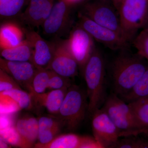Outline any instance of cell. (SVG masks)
<instances>
[{
    "instance_id": "cell-31",
    "label": "cell",
    "mask_w": 148,
    "mask_h": 148,
    "mask_svg": "<svg viewBox=\"0 0 148 148\" xmlns=\"http://www.w3.org/2000/svg\"><path fill=\"white\" fill-rule=\"evenodd\" d=\"M61 127L45 129L39 131L38 139L40 143L46 144L49 143L55 138L56 135L60 131Z\"/></svg>"
},
{
    "instance_id": "cell-34",
    "label": "cell",
    "mask_w": 148,
    "mask_h": 148,
    "mask_svg": "<svg viewBox=\"0 0 148 148\" xmlns=\"http://www.w3.org/2000/svg\"><path fill=\"white\" fill-rule=\"evenodd\" d=\"M124 0H113L114 5L115 8L116 9L117 12L120 6L121 5V3Z\"/></svg>"
},
{
    "instance_id": "cell-12",
    "label": "cell",
    "mask_w": 148,
    "mask_h": 148,
    "mask_svg": "<svg viewBox=\"0 0 148 148\" xmlns=\"http://www.w3.org/2000/svg\"><path fill=\"white\" fill-rule=\"evenodd\" d=\"M25 38L31 43L33 48L32 63L37 68L47 69L53 57V43L48 42L32 29L24 28Z\"/></svg>"
},
{
    "instance_id": "cell-10",
    "label": "cell",
    "mask_w": 148,
    "mask_h": 148,
    "mask_svg": "<svg viewBox=\"0 0 148 148\" xmlns=\"http://www.w3.org/2000/svg\"><path fill=\"white\" fill-rule=\"evenodd\" d=\"M53 45V57L47 69L69 78L76 76L79 67L66 45L65 40L56 41Z\"/></svg>"
},
{
    "instance_id": "cell-13",
    "label": "cell",
    "mask_w": 148,
    "mask_h": 148,
    "mask_svg": "<svg viewBox=\"0 0 148 148\" xmlns=\"http://www.w3.org/2000/svg\"><path fill=\"white\" fill-rule=\"evenodd\" d=\"M56 0H30L24 12L17 18L30 28L42 27L50 14Z\"/></svg>"
},
{
    "instance_id": "cell-17",
    "label": "cell",
    "mask_w": 148,
    "mask_h": 148,
    "mask_svg": "<svg viewBox=\"0 0 148 148\" xmlns=\"http://www.w3.org/2000/svg\"><path fill=\"white\" fill-rule=\"evenodd\" d=\"M87 136H82L75 134L62 135L55 137L52 141L46 144H35L36 148H83Z\"/></svg>"
},
{
    "instance_id": "cell-11",
    "label": "cell",
    "mask_w": 148,
    "mask_h": 148,
    "mask_svg": "<svg viewBox=\"0 0 148 148\" xmlns=\"http://www.w3.org/2000/svg\"><path fill=\"white\" fill-rule=\"evenodd\" d=\"M73 6L64 0L55 1L49 16L42 26L45 34L61 36L66 32L71 24Z\"/></svg>"
},
{
    "instance_id": "cell-35",
    "label": "cell",
    "mask_w": 148,
    "mask_h": 148,
    "mask_svg": "<svg viewBox=\"0 0 148 148\" xmlns=\"http://www.w3.org/2000/svg\"><path fill=\"white\" fill-rule=\"evenodd\" d=\"M64 1H66L67 2L69 3L70 4L74 5L79 3L80 2L82 1V0H64Z\"/></svg>"
},
{
    "instance_id": "cell-33",
    "label": "cell",
    "mask_w": 148,
    "mask_h": 148,
    "mask_svg": "<svg viewBox=\"0 0 148 148\" xmlns=\"http://www.w3.org/2000/svg\"><path fill=\"white\" fill-rule=\"evenodd\" d=\"M10 114H1V130L12 126V119Z\"/></svg>"
},
{
    "instance_id": "cell-16",
    "label": "cell",
    "mask_w": 148,
    "mask_h": 148,
    "mask_svg": "<svg viewBox=\"0 0 148 148\" xmlns=\"http://www.w3.org/2000/svg\"><path fill=\"white\" fill-rule=\"evenodd\" d=\"M69 88L52 90L48 92L37 94L32 97L36 103L45 108L50 113L58 114Z\"/></svg>"
},
{
    "instance_id": "cell-7",
    "label": "cell",
    "mask_w": 148,
    "mask_h": 148,
    "mask_svg": "<svg viewBox=\"0 0 148 148\" xmlns=\"http://www.w3.org/2000/svg\"><path fill=\"white\" fill-rule=\"evenodd\" d=\"M105 2L87 3L81 12L99 25L116 32L128 42L123 32L118 12Z\"/></svg>"
},
{
    "instance_id": "cell-1",
    "label": "cell",
    "mask_w": 148,
    "mask_h": 148,
    "mask_svg": "<svg viewBox=\"0 0 148 148\" xmlns=\"http://www.w3.org/2000/svg\"><path fill=\"white\" fill-rule=\"evenodd\" d=\"M148 68V61L138 53L123 54L112 64L111 79L114 92L121 97L135 85Z\"/></svg>"
},
{
    "instance_id": "cell-36",
    "label": "cell",
    "mask_w": 148,
    "mask_h": 148,
    "mask_svg": "<svg viewBox=\"0 0 148 148\" xmlns=\"http://www.w3.org/2000/svg\"><path fill=\"white\" fill-rule=\"evenodd\" d=\"M0 146L1 148H8L9 147L8 144L6 142H5L4 140H3V139H1V141H0Z\"/></svg>"
},
{
    "instance_id": "cell-27",
    "label": "cell",
    "mask_w": 148,
    "mask_h": 148,
    "mask_svg": "<svg viewBox=\"0 0 148 148\" xmlns=\"http://www.w3.org/2000/svg\"><path fill=\"white\" fill-rule=\"evenodd\" d=\"M138 53L148 61V29H143L132 40Z\"/></svg>"
},
{
    "instance_id": "cell-21",
    "label": "cell",
    "mask_w": 148,
    "mask_h": 148,
    "mask_svg": "<svg viewBox=\"0 0 148 148\" xmlns=\"http://www.w3.org/2000/svg\"><path fill=\"white\" fill-rule=\"evenodd\" d=\"M30 0H0V15L3 19L18 17Z\"/></svg>"
},
{
    "instance_id": "cell-9",
    "label": "cell",
    "mask_w": 148,
    "mask_h": 148,
    "mask_svg": "<svg viewBox=\"0 0 148 148\" xmlns=\"http://www.w3.org/2000/svg\"><path fill=\"white\" fill-rule=\"evenodd\" d=\"M93 137L103 148H113L121 138V133L102 108L92 115Z\"/></svg>"
},
{
    "instance_id": "cell-25",
    "label": "cell",
    "mask_w": 148,
    "mask_h": 148,
    "mask_svg": "<svg viewBox=\"0 0 148 148\" xmlns=\"http://www.w3.org/2000/svg\"><path fill=\"white\" fill-rule=\"evenodd\" d=\"M132 135L119 139L113 148H148V138Z\"/></svg>"
},
{
    "instance_id": "cell-38",
    "label": "cell",
    "mask_w": 148,
    "mask_h": 148,
    "mask_svg": "<svg viewBox=\"0 0 148 148\" xmlns=\"http://www.w3.org/2000/svg\"><path fill=\"white\" fill-rule=\"evenodd\" d=\"M108 0H98V1H102V2H106Z\"/></svg>"
},
{
    "instance_id": "cell-2",
    "label": "cell",
    "mask_w": 148,
    "mask_h": 148,
    "mask_svg": "<svg viewBox=\"0 0 148 148\" xmlns=\"http://www.w3.org/2000/svg\"><path fill=\"white\" fill-rule=\"evenodd\" d=\"M82 72L87 86L88 112L92 115L102 108L107 97L106 64L103 54L97 47L94 48Z\"/></svg>"
},
{
    "instance_id": "cell-3",
    "label": "cell",
    "mask_w": 148,
    "mask_h": 148,
    "mask_svg": "<svg viewBox=\"0 0 148 148\" xmlns=\"http://www.w3.org/2000/svg\"><path fill=\"white\" fill-rule=\"evenodd\" d=\"M102 109L121 133V137L143 134L129 103L114 92L107 96Z\"/></svg>"
},
{
    "instance_id": "cell-19",
    "label": "cell",
    "mask_w": 148,
    "mask_h": 148,
    "mask_svg": "<svg viewBox=\"0 0 148 148\" xmlns=\"http://www.w3.org/2000/svg\"><path fill=\"white\" fill-rule=\"evenodd\" d=\"M15 127L22 137L33 146L38 137V120L34 117H24L17 121Z\"/></svg>"
},
{
    "instance_id": "cell-5",
    "label": "cell",
    "mask_w": 148,
    "mask_h": 148,
    "mask_svg": "<svg viewBox=\"0 0 148 148\" xmlns=\"http://www.w3.org/2000/svg\"><path fill=\"white\" fill-rule=\"evenodd\" d=\"M148 0H124L118 10L125 37L129 42L143 29L147 21Z\"/></svg>"
},
{
    "instance_id": "cell-15",
    "label": "cell",
    "mask_w": 148,
    "mask_h": 148,
    "mask_svg": "<svg viewBox=\"0 0 148 148\" xmlns=\"http://www.w3.org/2000/svg\"><path fill=\"white\" fill-rule=\"evenodd\" d=\"M25 36L24 28L12 21L5 22L0 28L1 49L13 47L21 43Z\"/></svg>"
},
{
    "instance_id": "cell-4",
    "label": "cell",
    "mask_w": 148,
    "mask_h": 148,
    "mask_svg": "<svg viewBox=\"0 0 148 148\" xmlns=\"http://www.w3.org/2000/svg\"><path fill=\"white\" fill-rule=\"evenodd\" d=\"M87 98V93L77 86L71 85L67 90L58 114L69 130H75L84 120Z\"/></svg>"
},
{
    "instance_id": "cell-14",
    "label": "cell",
    "mask_w": 148,
    "mask_h": 148,
    "mask_svg": "<svg viewBox=\"0 0 148 148\" xmlns=\"http://www.w3.org/2000/svg\"><path fill=\"white\" fill-rule=\"evenodd\" d=\"M0 68L29 90L37 68L31 61H14L0 58Z\"/></svg>"
},
{
    "instance_id": "cell-8",
    "label": "cell",
    "mask_w": 148,
    "mask_h": 148,
    "mask_svg": "<svg viewBox=\"0 0 148 148\" xmlns=\"http://www.w3.org/2000/svg\"><path fill=\"white\" fill-rule=\"evenodd\" d=\"M65 41L70 52L82 72L95 46L94 39L78 24L72 30Z\"/></svg>"
},
{
    "instance_id": "cell-22",
    "label": "cell",
    "mask_w": 148,
    "mask_h": 148,
    "mask_svg": "<svg viewBox=\"0 0 148 148\" xmlns=\"http://www.w3.org/2000/svg\"><path fill=\"white\" fill-rule=\"evenodd\" d=\"M130 104L143 134H148V96Z\"/></svg>"
},
{
    "instance_id": "cell-24",
    "label": "cell",
    "mask_w": 148,
    "mask_h": 148,
    "mask_svg": "<svg viewBox=\"0 0 148 148\" xmlns=\"http://www.w3.org/2000/svg\"><path fill=\"white\" fill-rule=\"evenodd\" d=\"M1 138L8 145L14 147L21 148H29L32 147L20 135L15 126H11L1 130Z\"/></svg>"
},
{
    "instance_id": "cell-6",
    "label": "cell",
    "mask_w": 148,
    "mask_h": 148,
    "mask_svg": "<svg viewBox=\"0 0 148 148\" xmlns=\"http://www.w3.org/2000/svg\"><path fill=\"white\" fill-rule=\"evenodd\" d=\"M78 24L92 37L112 50L122 49L128 42L124 38L113 30L99 25L80 12Z\"/></svg>"
},
{
    "instance_id": "cell-29",
    "label": "cell",
    "mask_w": 148,
    "mask_h": 148,
    "mask_svg": "<svg viewBox=\"0 0 148 148\" xmlns=\"http://www.w3.org/2000/svg\"><path fill=\"white\" fill-rule=\"evenodd\" d=\"M1 114H11L21 110L18 104L8 95L1 93Z\"/></svg>"
},
{
    "instance_id": "cell-23",
    "label": "cell",
    "mask_w": 148,
    "mask_h": 148,
    "mask_svg": "<svg viewBox=\"0 0 148 148\" xmlns=\"http://www.w3.org/2000/svg\"><path fill=\"white\" fill-rule=\"evenodd\" d=\"M49 70L37 68L29 90L32 97L45 92L48 86Z\"/></svg>"
},
{
    "instance_id": "cell-30",
    "label": "cell",
    "mask_w": 148,
    "mask_h": 148,
    "mask_svg": "<svg viewBox=\"0 0 148 148\" xmlns=\"http://www.w3.org/2000/svg\"><path fill=\"white\" fill-rule=\"evenodd\" d=\"M21 88L18 83L6 72L0 69V92Z\"/></svg>"
},
{
    "instance_id": "cell-32",
    "label": "cell",
    "mask_w": 148,
    "mask_h": 148,
    "mask_svg": "<svg viewBox=\"0 0 148 148\" xmlns=\"http://www.w3.org/2000/svg\"><path fill=\"white\" fill-rule=\"evenodd\" d=\"M39 131L45 129L61 127V124L57 121L51 118L43 116L38 120Z\"/></svg>"
},
{
    "instance_id": "cell-28",
    "label": "cell",
    "mask_w": 148,
    "mask_h": 148,
    "mask_svg": "<svg viewBox=\"0 0 148 148\" xmlns=\"http://www.w3.org/2000/svg\"><path fill=\"white\" fill-rule=\"evenodd\" d=\"M71 85L70 78L65 77L49 70V78L48 89L50 90L69 88Z\"/></svg>"
},
{
    "instance_id": "cell-20",
    "label": "cell",
    "mask_w": 148,
    "mask_h": 148,
    "mask_svg": "<svg viewBox=\"0 0 148 148\" xmlns=\"http://www.w3.org/2000/svg\"><path fill=\"white\" fill-rule=\"evenodd\" d=\"M148 96V68L129 92L120 97L125 102L131 103Z\"/></svg>"
},
{
    "instance_id": "cell-26",
    "label": "cell",
    "mask_w": 148,
    "mask_h": 148,
    "mask_svg": "<svg viewBox=\"0 0 148 148\" xmlns=\"http://www.w3.org/2000/svg\"><path fill=\"white\" fill-rule=\"evenodd\" d=\"M1 93L8 95L18 104L21 109H28L32 104V95L21 88H16L7 90Z\"/></svg>"
},
{
    "instance_id": "cell-37",
    "label": "cell",
    "mask_w": 148,
    "mask_h": 148,
    "mask_svg": "<svg viewBox=\"0 0 148 148\" xmlns=\"http://www.w3.org/2000/svg\"><path fill=\"white\" fill-rule=\"evenodd\" d=\"M143 29H148V12L146 24H145V27H144V28H143Z\"/></svg>"
},
{
    "instance_id": "cell-18",
    "label": "cell",
    "mask_w": 148,
    "mask_h": 148,
    "mask_svg": "<svg viewBox=\"0 0 148 148\" xmlns=\"http://www.w3.org/2000/svg\"><path fill=\"white\" fill-rule=\"evenodd\" d=\"M33 53L32 45L26 38L16 46L1 49V56L10 61L32 62Z\"/></svg>"
}]
</instances>
